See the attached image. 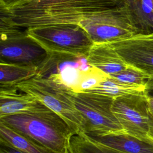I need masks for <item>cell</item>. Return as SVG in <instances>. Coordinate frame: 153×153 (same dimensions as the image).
Listing matches in <instances>:
<instances>
[{
  "instance_id": "3957f363",
  "label": "cell",
  "mask_w": 153,
  "mask_h": 153,
  "mask_svg": "<svg viewBox=\"0 0 153 153\" xmlns=\"http://www.w3.org/2000/svg\"><path fill=\"white\" fill-rule=\"evenodd\" d=\"M57 114L75 134L84 133V120L72 97V90L62 82L36 75L15 86Z\"/></svg>"
},
{
  "instance_id": "277c9868",
  "label": "cell",
  "mask_w": 153,
  "mask_h": 153,
  "mask_svg": "<svg viewBox=\"0 0 153 153\" xmlns=\"http://www.w3.org/2000/svg\"><path fill=\"white\" fill-rule=\"evenodd\" d=\"M27 35L47 53L86 57L94 42L79 25L73 24L30 27Z\"/></svg>"
},
{
  "instance_id": "4fadbf2b",
  "label": "cell",
  "mask_w": 153,
  "mask_h": 153,
  "mask_svg": "<svg viewBox=\"0 0 153 153\" xmlns=\"http://www.w3.org/2000/svg\"><path fill=\"white\" fill-rule=\"evenodd\" d=\"M90 137L103 145L124 153H153L152 144L126 133Z\"/></svg>"
},
{
  "instance_id": "9c48e42d",
  "label": "cell",
  "mask_w": 153,
  "mask_h": 153,
  "mask_svg": "<svg viewBox=\"0 0 153 153\" xmlns=\"http://www.w3.org/2000/svg\"><path fill=\"white\" fill-rule=\"evenodd\" d=\"M108 43L129 66L153 76V31Z\"/></svg>"
},
{
  "instance_id": "7a4b0ae2",
  "label": "cell",
  "mask_w": 153,
  "mask_h": 153,
  "mask_svg": "<svg viewBox=\"0 0 153 153\" xmlns=\"http://www.w3.org/2000/svg\"><path fill=\"white\" fill-rule=\"evenodd\" d=\"M0 122L58 153H69L71 139L75 134L52 110L9 115L0 118Z\"/></svg>"
},
{
  "instance_id": "ac0fdd59",
  "label": "cell",
  "mask_w": 153,
  "mask_h": 153,
  "mask_svg": "<svg viewBox=\"0 0 153 153\" xmlns=\"http://www.w3.org/2000/svg\"><path fill=\"white\" fill-rule=\"evenodd\" d=\"M109 76L101 70L90 65L81 70L72 90L74 92H83L97 85Z\"/></svg>"
},
{
  "instance_id": "7402d4cb",
  "label": "cell",
  "mask_w": 153,
  "mask_h": 153,
  "mask_svg": "<svg viewBox=\"0 0 153 153\" xmlns=\"http://www.w3.org/2000/svg\"><path fill=\"white\" fill-rule=\"evenodd\" d=\"M148 126H149V137H150V139H151V140H152V142L153 143V114H151L149 111Z\"/></svg>"
},
{
  "instance_id": "5bb4252c",
  "label": "cell",
  "mask_w": 153,
  "mask_h": 153,
  "mask_svg": "<svg viewBox=\"0 0 153 153\" xmlns=\"http://www.w3.org/2000/svg\"><path fill=\"white\" fill-rule=\"evenodd\" d=\"M145 86L125 84L109 76L97 85L83 92L115 98L127 94H145Z\"/></svg>"
},
{
  "instance_id": "e0dca14e",
  "label": "cell",
  "mask_w": 153,
  "mask_h": 153,
  "mask_svg": "<svg viewBox=\"0 0 153 153\" xmlns=\"http://www.w3.org/2000/svg\"><path fill=\"white\" fill-rule=\"evenodd\" d=\"M69 151L70 153H124L99 142L83 132L72 136Z\"/></svg>"
},
{
  "instance_id": "ffe728a7",
  "label": "cell",
  "mask_w": 153,
  "mask_h": 153,
  "mask_svg": "<svg viewBox=\"0 0 153 153\" xmlns=\"http://www.w3.org/2000/svg\"><path fill=\"white\" fill-rule=\"evenodd\" d=\"M0 153H25L0 138Z\"/></svg>"
},
{
  "instance_id": "603a6c76",
  "label": "cell",
  "mask_w": 153,
  "mask_h": 153,
  "mask_svg": "<svg viewBox=\"0 0 153 153\" xmlns=\"http://www.w3.org/2000/svg\"><path fill=\"white\" fill-rule=\"evenodd\" d=\"M146 99H147L149 111L151 114H153V96L146 95Z\"/></svg>"
},
{
  "instance_id": "7c38bea8",
  "label": "cell",
  "mask_w": 153,
  "mask_h": 153,
  "mask_svg": "<svg viewBox=\"0 0 153 153\" xmlns=\"http://www.w3.org/2000/svg\"><path fill=\"white\" fill-rule=\"evenodd\" d=\"M136 33L153 31V0H119Z\"/></svg>"
},
{
  "instance_id": "8992f818",
  "label": "cell",
  "mask_w": 153,
  "mask_h": 153,
  "mask_svg": "<svg viewBox=\"0 0 153 153\" xmlns=\"http://www.w3.org/2000/svg\"><path fill=\"white\" fill-rule=\"evenodd\" d=\"M72 97L83 117L85 133L90 136L126 133L112 111L114 98L73 91Z\"/></svg>"
},
{
  "instance_id": "9a60e30c",
  "label": "cell",
  "mask_w": 153,
  "mask_h": 153,
  "mask_svg": "<svg viewBox=\"0 0 153 153\" xmlns=\"http://www.w3.org/2000/svg\"><path fill=\"white\" fill-rule=\"evenodd\" d=\"M38 74L36 66L0 63L1 88L14 87L18 83L29 79Z\"/></svg>"
},
{
  "instance_id": "8fae6325",
  "label": "cell",
  "mask_w": 153,
  "mask_h": 153,
  "mask_svg": "<svg viewBox=\"0 0 153 153\" xmlns=\"http://www.w3.org/2000/svg\"><path fill=\"white\" fill-rule=\"evenodd\" d=\"M87 63L111 75L121 72L129 65L108 42H94L89 50Z\"/></svg>"
},
{
  "instance_id": "44dd1931",
  "label": "cell",
  "mask_w": 153,
  "mask_h": 153,
  "mask_svg": "<svg viewBox=\"0 0 153 153\" xmlns=\"http://www.w3.org/2000/svg\"><path fill=\"white\" fill-rule=\"evenodd\" d=\"M145 91L147 96H153V76L148 78L145 84Z\"/></svg>"
},
{
  "instance_id": "30bf717a",
  "label": "cell",
  "mask_w": 153,
  "mask_h": 153,
  "mask_svg": "<svg viewBox=\"0 0 153 153\" xmlns=\"http://www.w3.org/2000/svg\"><path fill=\"white\" fill-rule=\"evenodd\" d=\"M17 91L16 87L0 89V118L51 110L29 94Z\"/></svg>"
},
{
  "instance_id": "d6986e66",
  "label": "cell",
  "mask_w": 153,
  "mask_h": 153,
  "mask_svg": "<svg viewBox=\"0 0 153 153\" xmlns=\"http://www.w3.org/2000/svg\"><path fill=\"white\" fill-rule=\"evenodd\" d=\"M109 76L125 84L142 86H145L146 81L149 77L140 70L130 66L121 72Z\"/></svg>"
},
{
  "instance_id": "5b68a950",
  "label": "cell",
  "mask_w": 153,
  "mask_h": 153,
  "mask_svg": "<svg viewBox=\"0 0 153 153\" xmlns=\"http://www.w3.org/2000/svg\"><path fill=\"white\" fill-rule=\"evenodd\" d=\"M21 28L1 14L0 63L38 68L48 53Z\"/></svg>"
},
{
  "instance_id": "2e32d148",
  "label": "cell",
  "mask_w": 153,
  "mask_h": 153,
  "mask_svg": "<svg viewBox=\"0 0 153 153\" xmlns=\"http://www.w3.org/2000/svg\"><path fill=\"white\" fill-rule=\"evenodd\" d=\"M0 138L25 153H58L0 122ZM69 153H70L69 152Z\"/></svg>"
},
{
  "instance_id": "52a82bcc",
  "label": "cell",
  "mask_w": 153,
  "mask_h": 153,
  "mask_svg": "<svg viewBox=\"0 0 153 153\" xmlns=\"http://www.w3.org/2000/svg\"><path fill=\"white\" fill-rule=\"evenodd\" d=\"M79 25L94 43L110 42L136 33L120 3L115 7L90 16Z\"/></svg>"
},
{
  "instance_id": "ba28073f",
  "label": "cell",
  "mask_w": 153,
  "mask_h": 153,
  "mask_svg": "<svg viewBox=\"0 0 153 153\" xmlns=\"http://www.w3.org/2000/svg\"><path fill=\"white\" fill-rule=\"evenodd\" d=\"M112 111L126 134L153 145L149 135V109L145 93L115 97Z\"/></svg>"
},
{
  "instance_id": "6da1fadb",
  "label": "cell",
  "mask_w": 153,
  "mask_h": 153,
  "mask_svg": "<svg viewBox=\"0 0 153 153\" xmlns=\"http://www.w3.org/2000/svg\"><path fill=\"white\" fill-rule=\"evenodd\" d=\"M119 0L30 1L9 8L1 14L16 26L30 27L58 25H79L90 16L118 5Z\"/></svg>"
}]
</instances>
